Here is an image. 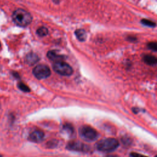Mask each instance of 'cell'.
<instances>
[{
    "mask_svg": "<svg viewBox=\"0 0 157 157\" xmlns=\"http://www.w3.org/2000/svg\"><path fill=\"white\" fill-rule=\"evenodd\" d=\"M14 22L19 27H25L29 25L33 20L30 13L23 9H17L14 11L12 16Z\"/></svg>",
    "mask_w": 157,
    "mask_h": 157,
    "instance_id": "cell-1",
    "label": "cell"
},
{
    "mask_svg": "<svg viewBox=\"0 0 157 157\" xmlns=\"http://www.w3.org/2000/svg\"><path fill=\"white\" fill-rule=\"evenodd\" d=\"M119 145V141L116 139L112 137L102 139L96 144L97 150L103 152H111L115 150Z\"/></svg>",
    "mask_w": 157,
    "mask_h": 157,
    "instance_id": "cell-2",
    "label": "cell"
},
{
    "mask_svg": "<svg viewBox=\"0 0 157 157\" xmlns=\"http://www.w3.org/2000/svg\"><path fill=\"white\" fill-rule=\"evenodd\" d=\"M78 132H79L80 136L84 139L88 141H95L98 137V132L93 128L87 125L81 127Z\"/></svg>",
    "mask_w": 157,
    "mask_h": 157,
    "instance_id": "cell-3",
    "label": "cell"
},
{
    "mask_svg": "<svg viewBox=\"0 0 157 157\" xmlns=\"http://www.w3.org/2000/svg\"><path fill=\"white\" fill-rule=\"evenodd\" d=\"M53 71L63 76H69L73 73V69L68 63L63 61L55 63L53 65Z\"/></svg>",
    "mask_w": 157,
    "mask_h": 157,
    "instance_id": "cell-4",
    "label": "cell"
},
{
    "mask_svg": "<svg viewBox=\"0 0 157 157\" xmlns=\"http://www.w3.org/2000/svg\"><path fill=\"white\" fill-rule=\"evenodd\" d=\"M33 74L39 80L48 78L51 75V71L49 66L45 64H39L33 70Z\"/></svg>",
    "mask_w": 157,
    "mask_h": 157,
    "instance_id": "cell-5",
    "label": "cell"
},
{
    "mask_svg": "<svg viewBox=\"0 0 157 157\" xmlns=\"http://www.w3.org/2000/svg\"><path fill=\"white\" fill-rule=\"evenodd\" d=\"M66 148L68 150L77 152H87L90 150L89 146L78 141H72L69 142Z\"/></svg>",
    "mask_w": 157,
    "mask_h": 157,
    "instance_id": "cell-6",
    "label": "cell"
},
{
    "mask_svg": "<svg viewBox=\"0 0 157 157\" xmlns=\"http://www.w3.org/2000/svg\"><path fill=\"white\" fill-rule=\"evenodd\" d=\"M44 138V133L43 131L39 130H36L32 131L28 137L30 141L33 142H40Z\"/></svg>",
    "mask_w": 157,
    "mask_h": 157,
    "instance_id": "cell-7",
    "label": "cell"
},
{
    "mask_svg": "<svg viewBox=\"0 0 157 157\" xmlns=\"http://www.w3.org/2000/svg\"><path fill=\"white\" fill-rule=\"evenodd\" d=\"M47 56L50 60L55 61V63L59 62V61H63V60H64V58H65L63 55L58 54L56 51H53V50L48 52Z\"/></svg>",
    "mask_w": 157,
    "mask_h": 157,
    "instance_id": "cell-8",
    "label": "cell"
},
{
    "mask_svg": "<svg viewBox=\"0 0 157 157\" xmlns=\"http://www.w3.org/2000/svg\"><path fill=\"white\" fill-rule=\"evenodd\" d=\"M144 61L149 66H154L157 64V58L152 55L147 54L143 57Z\"/></svg>",
    "mask_w": 157,
    "mask_h": 157,
    "instance_id": "cell-9",
    "label": "cell"
},
{
    "mask_svg": "<svg viewBox=\"0 0 157 157\" xmlns=\"http://www.w3.org/2000/svg\"><path fill=\"white\" fill-rule=\"evenodd\" d=\"M25 60L28 64L33 65L39 60V58L38 56L35 53H29L27 55Z\"/></svg>",
    "mask_w": 157,
    "mask_h": 157,
    "instance_id": "cell-10",
    "label": "cell"
},
{
    "mask_svg": "<svg viewBox=\"0 0 157 157\" xmlns=\"http://www.w3.org/2000/svg\"><path fill=\"white\" fill-rule=\"evenodd\" d=\"M75 35L76 38L81 42H84L86 40L87 38V34L85 30H81V29H78L76 30L75 31Z\"/></svg>",
    "mask_w": 157,
    "mask_h": 157,
    "instance_id": "cell-11",
    "label": "cell"
},
{
    "mask_svg": "<svg viewBox=\"0 0 157 157\" xmlns=\"http://www.w3.org/2000/svg\"><path fill=\"white\" fill-rule=\"evenodd\" d=\"M36 33L40 37H44L48 35L49 31L47 28H46L44 27H39L37 30Z\"/></svg>",
    "mask_w": 157,
    "mask_h": 157,
    "instance_id": "cell-12",
    "label": "cell"
},
{
    "mask_svg": "<svg viewBox=\"0 0 157 157\" xmlns=\"http://www.w3.org/2000/svg\"><path fill=\"white\" fill-rule=\"evenodd\" d=\"M141 24L148 27H155L156 26V24L154 22L148 19H142L141 20Z\"/></svg>",
    "mask_w": 157,
    "mask_h": 157,
    "instance_id": "cell-13",
    "label": "cell"
},
{
    "mask_svg": "<svg viewBox=\"0 0 157 157\" xmlns=\"http://www.w3.org/2000/svg\"><path fill=\"white\" fill-rule=\"evenodd\" d=\"M17 86H18L19 89L20 90H22V91H23L24 92H30V88L27 85H25L24 83H23V82H19Z\"/></svg>",
    "mask_w": 157,
    "mask_h": 157,
    "instance_id": "cell-14",
    "label": "cell"
},
{
    "mask_svg": "<svg viewBox=\"0 0 157 157\" xmlns=\"http://www.w3.org/2000/svg\"><path fill=\"white\" fill-rule=\"evenodd\" d=\"M147 47L149 49L157 52V42H150L147 44Z\"/></svg>",
    "mask_w": 157,
    "mask_h": 157,
    "instance_id": "cell-15",
    "label": "cell"
},
{
    "mask_svg": "<svg viewBox=\"0 0 157 157\" xmlns=\"http://www.w3.org/2000/svg\"><path fill=\"white\" fill-rule=\"evenodd\" d=\"M63 130L64 131H66V132H68V133H70V134H72L74 131V130H73V128L72 126L69 125V124H66L63 126Z\"/></svg>",
    "mask_w": 157,
    "mask_h": 157,
    "instance_id": "cell-16",
    "label": "cell"
},
{
    "mask_svg": "<svg viewBox=\"0 0 157 157\" xmlns=\"http://www.w3.org/2000/svg\"><path fill=\"white\" fill-rule=\"evenodd\" d=\"M130 156L131 157H148L147 156L141 155L140 153H137L136 152H132L130 153Z\"/></svg>",
    "mask_w": 157,
    "mask_h": 157,
    "instance_id": "cell-17",
    "label": "cell"
},
{
    "mask_svg": "<svg viewBox=\"0 0 157 157\" xmlns=\"http://www.w3.org/2000/svg\"><path fill=\"white\" fill-rule=\"evenodd\" d=\"M57 145V141H50L48 142V145L50 148H53Z\"/></svg>",
    "mask_w": 157,
    "mask_h": 157,
    "instance_id": "cell-18",
    "label": "cell"
},
{
    "mask_svg": "<svg viewBox=\"0 0 157 157\" xmlns=\"http://www.w3.org/2000/svg\"><path fill=\"white\" fill-rule=\"evenodd\" d=\"M126 39L128 41H129L130 42H134V41H137V38L134 36H128L126 38Z\"/></svg>",
    "mask_w": 157,
    "mask_h": 157,
    "instance_id": "cell-19",
    "label": "cell"
},
{
    "mask_svg": "<svg viewBox=\"0 0 157 157\" xmlns=\"http://www.w3.org/2000/svg\"><path fill=\"white\" fill-rule=\"evenodd\" d=\"M133 111L134 112V114H137L139 112V109L138 108H134L133 109Z\"/></svg>",
    "mask_w": 157,
    "mask_h": 157,
    "instance_id": "cell-20",
    "label": "cell"
},
{
    "mask_svg": "<svg viewBox=\"0 0 157 157\" xmlns=\"http://www.w3.org/2000/svg\"><path fill=\"white\" fill-rule=\"evenodd\" d=\"M105 157H119L117 155H107Z\"/></svg>",
    "mask_w": 157,
    "mask_h": 157,
    "instance_id": "cell-21",
    "label": "cell"
},
{
    "mask_svg": "<svg viewBox=\"0 0 157 157\" xmlns=\"http://www.w3.org/2000/svg\"><path fill=\"white\" fill-rule=\"evenodd\" d=\"M0 157H3V156L2 155H0Z\"/></svg>",
    "mask_w": 157,
    "mask_h": 157,
    "instance_id": "cell-22",
    "label": "cell"
},
{
    "mask_svg": "<svg viewBox=\"0 0 157 157\" xmlns=\"http://www.w3.org/2000/svg\"><path fill=\"white\" fill-rule=\"evenodd\" d=\"M0 47H1V42H0Z\"/></svg>",
    "mask_w": 157,
    "mask_h": 157,
    "instance_id": "cell-23",
    "label": "cell"
},
{
    "mask_svg": "<svg viewBox=\"0 0 157 157\" xmlns=\"http://www.w3.org/2000/svg\"><path fill=\"white\" fill-rule=\"evenodd\" d=\"M155 157H157V155H156V156H155Z\"/></svg>",
    "mask_w": 157,
    "mask_h": 157,
    "instance_id": "cell-24",
    "label": "cell"
}]
</instances>
